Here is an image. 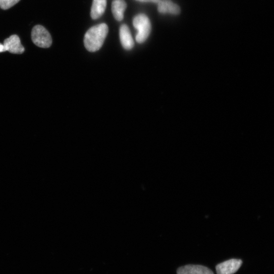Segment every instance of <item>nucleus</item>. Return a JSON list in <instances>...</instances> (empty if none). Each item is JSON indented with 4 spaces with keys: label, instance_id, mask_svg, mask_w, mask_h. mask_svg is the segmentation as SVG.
<instances>
[{
    "label": "nucleus",
    "instance_id": "1",
    "mask_svg": "<svg viewBox=\"0 0 274 274\" xmlns=\"http://www.w3.org/2000/svg\"><path fill=\"white\" fill-rule=\"evenodd\" d=\"M109 30L108 26L104 23L91 28L84 36V47L91 53L99 51L104 44Z\"/></svg>",
    "mask_w": 274,
    "mask_h": 274
},
{
    "label": "nucleus",
    "instance_id": "2",
    "mask_svg": "<svg viewBox=\"0 0 274 274\" xmlns=\"http://www.w3.org/2000/svg\"><path fill=\"white\" fill-rule=\"evenodd\" d=\"M133 26L138 30L136 40L138 44H141L149 38L152 30L150 20L144 14H139L133 19Z\"/></svg>",
    "mask_w": 274,
    "mask_h": 274
},
{
    "label": "nucleus",
    "instance_id": "3",
    "mask_svg": "<svg viewBox=\"0 0 274 274\" xmlns=\"http://www.w3.org/2000/svg\"><path fill=\"white\" fill-rule=\"evenodd\" d=\"M31 37L33 43L39 48H49L52 45V36L43 26H35L32 31Z\"/></svg>",
    "mask_w": 274,
    "mask_h": 274
},
{
    "label": "nucleus",
    "instance_id": "4",
    "mask_svg": "<svg viewBox=\"0 0 274 274\" xmlns=\"http://www.w3.org/2000/svg\"><path fill=\"white\" fill-rule=\"evenodd\" d=\"M242 264L240 260L231 259L220 263L216 267L217 274H234Z\"/></svg>",
    "mask_w": 274,
    "mask_h": 274
},
{
    "label": "nucleus",
    "instance_id": "5",
    "mask_svg": "<svg viewBox=\"0 0 274 274\" xmlns=\"http://www.w3.org/2000/svg\"><path fill=\"white\" fill-rule=\"evenodd\" d=\"M4 46L6 51L11 54H22L25 52V48L21 44L17 35H13L5 40Z\"/></svg>",
    "mask_w": 274,
    "mask_h": 274
},
{
    "label": "nucleus",
    "instance_id": "6",
    "mask_svg": "<svg viewBox=\"0 0 274 274\" xmlns=\"http://www.w3.org/2000/svg\"><path fill=\"white\" fill-rule=\"evenodd\" d=\"M119 37L121 44L125 50H131L134 47V41L127 25H122L119 29Z\"/></svg>",
    "mask_w": 274,
    "mask_h": 274
},
{
    "label": "nucleus",
    "instance_id": "7",
    "mask_svg": "<svg viewBox=\"0 0 274 274\" xmlns=\"http://www.w3.org/2000/svg\"><path fill=\"white\" fill-rule=\"evenodd\" d=\"M158 5V11L161 14L177 15L181 12L180 7L171 0H161Z\"/></svg>",
    "mask_w": 274,
    "mask_h": 274
},
{
    "label": "nucleus",
    "instance_id": "8",
    "mask_svg": "<svg viewBox=\"0 0 274 274\" xmlns=\"http://www.w3.org/2000/svg\"><path fill=\"white\" fill-rule=\"evenodd\" d=\"M177 274H215L208 268L201 265H188L178 269Z\"/></svg>",
    "mask_w": 274,
    "mask_h": 274
},
{
    "label": "nucleus",
    "instance_id": "9",
    "mask_svg": "<svg viewBox=\"0 0 274 274\" xmlns=\"http://www.w3.org/2000/svg\"><path fill=\"white\" fill-rule=\"evenodd\" d=\"M107 6V0H93L91 16L93 19L100 18L104 13Z\"/></svg>",
    "mask_w": 274,
    "mask_h": 274
},
{
    "label": "nucleus",
    "instance_id": "10",
    "mask_svg": "<svg viewBox=\"0 0 274 274\" xmlns=\"http://www.w3.org/2000/svg\"><path fill=\"white\" fill-rule=\"evenodd\" d=\"M127 5L124 0H114L112 3V12L115 19L121 21L124 18V12Z\"/></svg>",
    "mask_w": 274,
    "mask_h": 274
},
{
    "label": "nucleus",
    "instance_id": "11",
    "mask_svg": "<svg viewBox=\"0 0 274 274\" xmlns=\"http://www.w3.org/2000/svg\"><path fill=\"white\" fill-rule=\"evenodd\" d=\"M20 1V0H0V7L3 10H7Z\"/></svg>",
    "mask_w": 274,
    "mask_h": 274
},
{
    "label": "nucleus",
    "instance_id": "12",
    "mask_svg": "<svg viewBox=\"0 0 274 274\" xmlns=\"http://www.w3.org/2000/svg\"><path fill=\"white\" fill-rule=\"evenodd\" d=\"M135 1L141 2H150L158 4L161 1V0H135Z\"/></svg>",
    "mask_w": 274,
    "mask_h": 274
},
{
    "label": "nucleus",
    "instance_id": "13",
    "mask_svg": "<svg viewBox=\"0 0 274 274\" xmlns=\"http://www.w3.org/2000/svg\"><path fill=\"white\" fill-rule=\"evenodd\" d=\"M6 50L4 45L0 44V53L5 52Z\"/></svg>",
    "mask_w": 274,
    "mask_h": 274
}]
</instances>
